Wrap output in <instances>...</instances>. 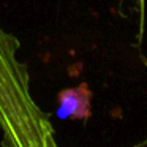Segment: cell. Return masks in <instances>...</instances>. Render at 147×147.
Wrapping results in <instances>:
<instances>
[{
  "label": "cell",
  "mask_w": 147,
  "mask_h": 147,
  "mask_svg": "<svg viewBox=\"0 0 147 147\" xmlns=\"http://www.w3.org/2000/svg\"><path fill=\"white\" fill-rule=\"evenodd\" d=\"M18 51V38L0 29L2 147H59L48 114L32 98L29 71Z\"/></svg>",
  "instance_id": "cell-1"
},
{
  "label": "cell",
  "mask_w": 147,
  "mask_h": 147,
  "mask_svg": "<svg viewBox=\"0 0 147 147\" xmlns=\"http://www.w3.org/2000/svg\"><path fill=\"white\" fill-rule=\"evenodd\" d=\"M90 100L92 90L86 82L78 87L65 89L59 93L57 115L60 119H82L90 117Z\"/></svg>",
  "instance_id": "cell-2"
}]
</instances>
